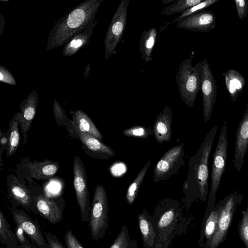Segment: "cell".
I'll use <instances>...</instances> for the list:
<instances>
[{
    "instance_id": "6da1fadb",
    "label": "cell",
    "mask_w": 248,
    "mask_h": 248,
    "mask_svg": "<svg viewBox=\"0 0 248 248\" xmlns=\"http://www.w3.org/2000/svg\"><path fill=\"white\" fill-rule=\"evenodd\" d=\"M104 0H86L69 11L55 23L47 38L46 51L66 44L74 36L95 21Z\"/></svg>"
},
{
    "instance_id": "7a4b0ae2",
    "label": "cell",
    "mask_w": 248,
    "mask_h": 248,
    "mask_svg": "<svg viewBox=\"0 0 248 248\" xmlns=\"http://www.w3.org/2000/svg\"><path fill=\"white\" fill-rule=\"evenodd\" d=\"M218 127L214 126L206 135L196 154L189 161L186 178L183 184L185 202L187 209L198 198L206 200L208 193V161L212 146Z\"/></svg>"
},
{
    "instance_id": "3957f363",
    "label": "cell",
    "mask_w": 248,
    "mask_h": 248,
    "mask_svg": "<svg viewBox=\"0 0 248 248\" xmlns=\"http://www.w3.org/2000/svg\"><path fill=\"white\" fill-rule=\"evenodd\" d=\"M182 209L177 200L164 198L156 204L152 216L158 242L168 248L177 232L183 218Z\"/></svg>"
},
{
    "instance_id": "277c9868",
    "label": "cell",
    "mask_w": 248,
    "mask_h": 248,
    "mask_svg": "<svg viewBox=\"0 0 248 248\" xmlns=\"http://www.w3.org/2000/svg\"><path fill=\"white\" fill-rule=\"evenodd\" d=\"M193 55L184 59L179 65L176 74V82L180 96L185 105L193 108L197 95L201 89L200 62L192 66Z\"/></svg>"
},
{
    "instance_id": "5b68a950",
    "label": "cell",
    "mask_w": 248,
    "mask_h": 248,
    "mask_svg": "<svg viewBox=\"0 0 248 248\" xmlns=\"http://www.w3.org/2000/svg\"><path fill=\"white\" fill-rule=\"evenodd\" d=\"M108 202L104 187L97 185L95 189L89 217V228L92 239L98 241L108 230Z\"/></svg>"
},
{
    "instance_id": "8992f818",
    "label": "cell",
    "mask_w": 248,
    "mask_h": 248,
    "mask_svg": "<svg viewBox=\"0 0 248 248\" xmlns=\"http://www.w3.org/2000/svg\"><path fill=\"white\" fill-rule=\"evenodd\" d=\"M130 0H121L114 13L104 39L105 59L116 54V49L124 33Z\"/></svg>"
},
{
    "instance_id": "52a82bcc",
    "label": "cell",
    "mask_w": 248,
    "mask_h": 248,
    "mask_svg": "<svg viewBox=\"0 0 248 248\" xmlns=\"http://www.w3.org/2000/svg\"><path fill=\"white\" fill-rule=\"evenodd\" d=\"M228 145L227 127L226 122L225 121L213 155L209 204L215 202L222 174L225 170Z\"/></svg>"
},
{
    "instance_id": "ba28073f",
    "label": "cell",
    "mask_w": 248,
    "mask_h": 248,
    "mask_svg": "<svg viewBox=\"0 0 248 248\" xmlns=\"http://www.w3.org/2000/svg\"><path fill=\"white\" fill-rule=\"evenodd\" d=\"M185 143L174 146L165 153L156 163L154 170L153 181L157 183L178 173L185 165Z\"/></svg>"
},
{
    "instance_id": "9c48e42d",
    "label": "cell",
    "mask_w": 248,
    "mask_h": 248,
    "mask_svg": "<svg viewBox=\"0 0 248 248\" xmlns=\"http://www.w3.org/2000/svg\"><path fill=\"white\" fill-rule=\"evenodd\" d=\"M201 89L203 120L207 123L214 109L217 96V86L212 71L206 59L200 62Z\"/></svg>"
},
{
    "instance_id": "30bf717a",
    "label": "cell",
    "mask_w": 248,
    "mask_h": 248,
    "mask_svg": "<svg viewBox=\"0 0 248 248\" xmlns=\"http://www.w3.org/2000/svg\"><path fill=\"white\" fill-rule=\"evenodd\" d=\"M74 186L80 209L81 220L87 222L89 220L92 207L87 185L86 171L82 160L76 155L74 161Z\"/></svg>"
},
{
    "instance_id": "8fae6325",
    "label": "cell",
    "mask_w": 248,
    "mask_h": 248,
    "mask_svg": "<svg viewBox=\"0 0 248 248\" xmlns=\"http://www.w3.org/2000/svg\"><path fill=\"white\" fill-rule=\"evenodd\" d=\"M16 224H19L30 240L39 248H50L37 223L23 210L12 207L10 209Z\"/></svg>"
},
{
    "instance_id": "7c38bea8",
    "label": "cell",
    "mask_w": 248,
    "mask_h": 248,
    "mask_svg": "<svg viewBox=\"0 0 248 248\" xmlns=\"http://www.w3.org/2000/svg\"><path fill=\"white\" fill-rule=\"evenodd\" d=\"M216 17L211 11L203 10L181 19L176 26L192 31L207 32L214 29Z\"/></svg>"
},
{
    "instance_id": "4fadbf2b",
    "label": "cell",
    "mask_w": 248,
    "mask_h": 248,
    "mask_svg": "<svg viewBox=\"0 0 248 248\" xmlns=\"http://www.w3.org/2000/svg\"><path fill=\"white\" fill-rule=\"evenodd\" d=\"M234 206V196L232 195L220 208L216 231L209 240V248H217L225 236L231 222Z\"/></svg>"
},
{
    "instance_id": "5bb4252c",
    "label": "cell",
    "mask_w": 248,
    "mask_h": 248,
    "mask_svg": "<svg viewBox=\"0 0 248 248\" xmlns=\"http://www.w3.org/2000/svg\"><path fill=\"white\" fill-rule=\"evenodd\" d=\"M37 104L38 94L36 91L34 90L20 104V112L16 113L20 129L23 136V145L27 141V133L35 115Z\"/></svg>"
},
{
    "instance_id": "9a60e30c",
    "label": "cell",
    "mask_w": 248,
    "mask_h": 248,
    "mask_svg": "<svg viewBox=\"0 0 248 248\" xmlns=\"http://www.w3.org/2000/svg\"><path fill=\"white\" fill-rule=\"evenodd\" d=\"M248 150V102L238 124L235 141V154L233 163L235 169L239 172L245 162V155Z\"/></svg>"
},
{
    "instance_id": "2e32d148",
    "label": "cell",
    "mask_w": 248,
    "mask_h": 248,
    "mask_svg": "<svg viewBox=\"0 0 248 248\" xmlns=\"http://www.w3.org/2000/svg\"><path fill=\"white\" fill-rule=\"evenodd\" d=\"M34 204L38 214L49 222L56 224L63 218V209L58 203L43 194L34 196Z\"/></svg>"
},
{
    "instance_id": "e0dca14e",
    "label": "cell",
    "mask_w": 248,
    "mask_h": 248,
    "mask_svg": "<svg viewBox=\"0 0 248 248\" xmlns=\"http://www.w3.org/2000/svg\"><path fill=\"white\" fill-rule=\"evenodd\" d=\"M172 109L166 106L157 116L153 126L154 136L161 144L169 142L172 137Z\"/></svg>"
},
{
    "instance_id": "ac0fdd59",
    "label": "cell",
    "mask_w": 248,
    "mask_h": 248,
    "mask_svg": "<svg viewBox=\"0 0 248 248\" xmlns=\"http://www.w3.org/2000/svg\"><path fill=\"white\" fill-rule=\"evenodd\" d=\"M138 220L144 248H155L158 240L152 216L143 209L139 214Z\"/></svg>"
},
{
    "instance_id": "d6986e66",
    "label": "cell",
    "mask_w": 248,
    "mask_h": 248,
    "mask_svg": "<svg viewBox=\"0 0 248 248\" xmlns=\"http://www.w3.org/2000/svg\"><path fill=\"white\" fill-rule=\"evenodd\" d=\"M8 192L13 207L21 206L33 214H38L34 204V195L25 187L19 184H12L9 187Z\"/></svg>"
},
{
    "instance_id": "ffe728a7",
    "label": "cell",
    "mask_w": 248,
    "mask_h": 248,
    "mask_svg": "<svg viewBox=\"0 0 248 248\" xmlns=\"http://www.w3.org/2000/svg\"><path fill=\"white\" fill-rule=\"evenodd\" d=\"M96 24L97 21L95 20L83 31L74 36L64 45L62 54L65 57L71 56L87 45Z\"/></svg>"
},
{
    "instance_id": "44dd1931",
    "label": "cell",
    "mask_w": 248,
    "mask_h": 248,
    "mask_svg": "<svg viewBox=\"0 0 248 248\" xmlns=\"http://www.w3.org/2000/svg\"><path fill=\"white\" fill-rule=\"evenodd\" d=\"M73 126L78 139L89 149L95 153L101 154L105 159L115 155V152L109 146L104 144L93 135L80 131L74 125Z\"/></svg>"
},
{
    "instance_id": "7402d4cb",
    "label": "cell",
    "mask_w": 248,
    "mask_h": 248,
    "mask_svg": "<svg viewBox=\"0 0 248 248\" xmlns=\"http://www.w3.org/2000/svg\"><path fill=\"white\" fill-rule=\"evenodd\" d=\"M223 75L227 90L232 102H234L245 86V79L243 76L234 69H229Z\"/></svg>"
},
{
    "instance_id": "603a6c76",
    "label": "cell",
    "mask_w": 248,
    "mask_h": 248,
    "mask_svg": "<svg viewBox=\"0 0 248 248\" xmlns=\"http://www.w3.org/2000/svg\"><path fill=\"white\" fill-rule=\"evenodd\" d=\"M26 166L30 171L31 177L37 180L48 179L58 171L59 165L57 162L46 160L42 162L34 161L28 163Z\"/></svg>"
},
{
    "instance_id": "cb8c5ba5",
    "label": "cell",
    "mask_w": 248,
    "mask_h": 248,
    "mask_svg": "<svg viewBox=\"0 0 248 248\" xmlns=\"http://www.w3.org/2000/svg\"><path fill=\"white\" fill-rule=\"evenodd\" d=\"M73 120L72 124L80 131L88 133L100 140L103 139V136L97 127L90 118L82 110L76 109L71 110Z\"/></svg>"
},
{
    "instance_id": "d4e9b609",
    "label": "cell",
    "mask_w": 248,
    "mask_h": 248,
    "mask_svg": "<svg viewBox=\"0 0 248 248\" xmlns=\"http://www.w3.org/2000/svg\"><path fill=\"white\" fill-rule=\"evenodd\" d=\"M157 39V31L155 28H151L143 31L140 41V51L145 62L152 61L151 55Z\"/></svg>"
},
{
    "instance_id": "484cf974",
    "label": "cell",
    "mask_w": 248,
    "mask_h": 248,
    "mask_svg": "<svg viewBox=\"0 0 248 248\" xmlns=\"http://www.w3.org/2000/svg\"><path fill=\"white\" fill-rule=\"evenodd\" d=\"M0 241L1 245L16 248L19 243L16 235L10 228L4 215L0 211Z\"/></svg>"
},
{
    "instance_id": "4316f807",
    "label": "cell",
    "mask_w": 248,
    "mask_h": 248,
    "mask_svg": "<svg viewBox=\"0 0 248 248\" xmlns=\"http://www.w3.org/2000/svg\"><path fill=\"white\" fill-rule=\"evenodd\" d=\"M151 161L149 160L141 168L132 183L129 185L125 196L127 203H133L138 195L139 188L150 166Z\"/></svg>"
},
{
    "instance_id": "83f0119b",
    "label": "cell",
    "mask_w": 248,
    "mask_h": 248,
    "mask_svg": "<svg viewBox=\"0 0 248 248\" xmlns=\"http://www.w3.org/2000/svg\"><path fill=\"white\" fill-rule=\"evenodd\" d=\"M19 123L16 114L15 113L9 124L8 147L6 156L9 157L16 151L20 142Z\"/></svg>"
},
{
    "instance_id": "f1b7e54d",
    "label": "cell",
    "mask_w": 248,
    "mask_h": 248,
    "mask_svg": "<svg viewBox=\"0 0 248 248\" xmlns=\"http://www.w3.org/2000/svg\"><path fill=\"white\" fill-rule=\"evenodd\" d=\"M202 1V0H175L168 6L163 8L161 11V14L166 16H170L175 14H181L187 9Z\"/></svg>"
},
{
    "instance_id": "f546056e",
    "label": "cell",
    "mask_w": 248,
    "mask_h": 248,
    "mask_svg": "<svg viewBox=\"0 0 248 248\" xmlns=\"http://www.w3.org/2000/svg\"><path fill=\"white\" fill-rule=\"evenodd\" d=\"M109 248H138L135 240L130 238L127 227L124 225Z\"/></svg>"
},
{
    "instance_id": "4dcf8cb0",
    "label": "cell",
    "mask_w": 248,
    "mask_h": 248,
    "mask_svg": "<svg viewBox=\"0 0 248 248\" xmlns=\"http://www.w3.org/2000/svg\"><path fill=\"white\" fill-rule=\"evenodd\" d=\"M125 136L141 139H147L150 136H154L153 129L151 127L142 125H132L123 131Z\"/></svg>"
},
{
    "instance_id": "1f68e13d",
    "label": "cell",
    "mask_w": 248,
    "mask_h": 248,
    "mask_svg": "<svg viewBox=\"0 0 248 248\" xmlns=\"http://www.w3.org/2000/svg\"><path fill=\"white\" fill-rule=\"evenodd\" d=\"M218 1V0H202V2L197 4L194 6H192L189 9H187L184 13L180 14V16L176 17L175 19H174L170 24L174 23L175 22H177L178 21L182 19H183L186 17L190 16L193 14H194L196 13L200 12L201 11L203 10L206 8L214 4V3Z\"/></svg>"
},
{
    "instance_id": "d6a6232c",
    "label": "cell",
    "mask_w": 248,
    "mask_h": 248,
    "mask_svg": "<svg viewBox=\"0 0 248 248\" xmlns=\"http://www.w3.org/2000/svg\"><path fill=\"white\" fill-rule=\"evenodd\" d=\"M218 214L216 211H212L206 221L204 234L208 241L212 238L216 231L217 223Z\"/></svg>"
},
{
    "instance_id": "836d02e7",
    "label": "cell",
    "mask_w": 248,
    "mask_h": 248,
    "mask_svg": "<svg viewBox=\"0 0 248 248\" xmlns=\"http://www.w3.org/2000/svg\"><path fill=\"white\" fill-rule=\"evenodd\" d=\"M240 234L247 248H248V208L245 212L241 220Z\"/></svg>"
},
{
    "instance_id": "e575fe53",
    "label": "cell",
    "mask_w": 248,
    "mask_h": 248,
    "mask_svg": "<svg viewBox=\"0 0 248 248\" xmlns=\"http://www.w3.org/2000/svg\"><path fill=\"white\" fill-rule=\"evenodd\" d=\"M234 3L238 17L240 20H243L248 16V0H235Z\"/></svg>"
},
{
    "instance_id": "d590c367",
    "label": "cell",
    "mask_w": 248,
    "mask_h": 248,
    "mask_svg": "<svg viewBox=\"0 0 248 248\" xmlns=\"http://www.w3.org/2000/svg\"><path fill=\"white\" fill-rule=\"evenodd\" d=\"M66 248H84L71 230H68L64 237Z\"/></svg>"
},
{
    "instance_id": "8d00e7d4",
    "label": "cell",
    "mask_w": 248,
    "mask_h": 248,
    "mask_svg": "<svg viewBox=\"0 0 248 248\" xmlns=\"http://www.w3.org/2000/svg\"><path fill=\"white\" fill-rule=\"evenodd\" d=\"M0 81L2 82L15 85L16 82L13 75L4 66H0Z\"/></svg>"
},
{
    "instance_id": "74e56055",
    "label": "cell",
    "mask_w": 248,
    "mask_h": 248,
    "mask_svg": "<svg viewBox=\"0 0 248 248\" xmlns=\"http://www.w3.org/2000/svg\"><path fill=\"white\" fill-rule=\"evenodd\" d=\"M45 238L50 248H65L57 237L50 232H45Z\"/></svg>"
},
{
    "instance_id": "f35d334b",
    "label": "cell",
    "mask_w": 248,
    "mask_h": 248,
    "mask_svg": "<svg viewBox=\"0 0 248 248\" xmlns=\"http://www.w3.org/2000/svg\"><path fill=\"white\" fill-rule=\"evenodd\" d=\"M15 233L20 245H24L31 241L18 224H16Z\"/></svg>"
},
{
    "instance_id": "ab89813d",
    "label": "cell",
    "mask_w": 248,
    "mask_h": 248,
    "mask_svg": "<svg viewBox=\"0 0 248 248\" xmlns=\"http://www.w3.org/2000/svg\"><path fill=\"white\" fill-rule=\"evenodd\" d=\"M53 112L58 124L61 123L65 116L64 111L56 100L54 101L53 105Z\"/></svg>"
},
{
    "instance_id": "60d3db41",
    "label": "cell",
    "mask_w": 248,
    "mask_h": 248,
    "mask_svg": "<svg viewBox=\"0 0 248 248\" xmlns=\"http://www.w3.org/2000/svg\"><path fill=\"white\" fill-rule=\"evenodd\" d=\"M16 248H39L35 245L31 241L24 245L18 244Z\"/></svg>"
},
{
    "instance_id": "b9f144b4",
    "label": "cell",
    "mask_w": 248,
    "mask_h": 248,
    "mask_svg": "<svg viewBox=\"0 0 248 248\" xmlns=\"http://www.w3.org/2000/svg\"><path fill=\"white\" fill-rule=\"evenodd\" d=\"M90 70V66L89 63H88V65L86 66V67L85 69V71H84V78H86V77H87V76L88 75V74L89 73Z\"/></svg>"
},
{
    "instance_id": "7bdbcfd3",
    "label": "cell",
    "mask_w": 248,
    "mask_h": 248,
    "mask_svg": "<svg viewBox=\"0 0 248 248\" xmlns=\"http://www.w3.org/2000/svg\"><path fill=\"white\" fill-rule=\"evenodd\" d=\"M175 0H162L161 1V3L163 4H171L172 2H174Z\"/></svg>"
},
{
    "instance_id": "ee69618b",
    "label": "cell",
    "mask_w": 248,
    "mask_h": 248,
    "mask_svg": "<svg viewBox=\"0 0 248 248\" xmlns=\"http://www.w3.org/2000/svg\"><path fill=\"white\" fill-rule=\"evenodd\" d=\"M8 139H6L5 137H3L1 139L0 142H1V145H4L8 142Z\"/></svg>"
},
{
    "instance_id": "f6af8a7d",
    "label": "cell",
    "mask_w": 248,
    "mask_h": 248,
    "mask_svg": "<svg viewBox=\"0 0 248 248\" xmlns=\"http://www.w3.org/2000/svg\"><path fill=\"white\" fill-rule=\"evenodd\" d=\"M155 248H164L162 247V246L158 242L156 244Z\"/></svg>"
},
{
    "instance_id": "bcb514c9",
    "label": "cell",
    "mask_w": 248,
    "mask_h": 248,
    "mask_svg": "<svg viewBox=\"0 0 248 248\" xmlns=\"http://www.w3.org/2000/svg\"><path fill=\"white\" fill-rule=\"evenodd\" d=\"M2 248H12V247H6L2 246Z\"/></svg>"
}]
</instances>
